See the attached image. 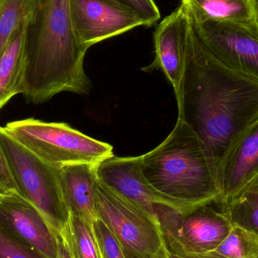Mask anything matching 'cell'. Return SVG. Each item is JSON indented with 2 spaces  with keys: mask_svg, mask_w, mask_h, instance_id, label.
Instances as JSON below:
<instances>
[{
  "mask_svg": "<svg viewBox=\"0 0 258 258\" xmlns=\"http://www.w3.org/2000/svg\"><path fill=\"white\" fill-rule=\"evenodd\" d=\"M177 108V118L189 125L206 146L218 180L227 153L258 119V83L218 61L191 27Z\"/></svg>",
  "mask_w": 258,
  "mask_h": 258,
  "instance_id": "6da1fadb",
  "label": "cell"
},
{
  "mask_svg": "<svg viewBox=\"0 0 258 258\" xmlns=\"http://www.w3.org/2000/svg\"><path fill=\"white\" fill-rule=\"evenodd\" d=\"M87 50L74 33L70 0H41L37 18L29 27L20 94L27 102L41 104L60 92L89 93Z\"/></svg>",
  "mask_w": 258,
  "mask_h": 258,
  "instance_id": "7a4b0ae2",
  "label": "cell"
},
{
  "mask_svg": "<svg viewBox=\"0 0 258 258\" xmlns=\"http://www.w3.org/2000/svg\"><path fill=\"white\" fill-rule=\"evenodd\" d=\"M149 183L164 195L196 207L219 203L216 168L201 140L177 118L166 139L141 156Z\"/></svg>",
  "mask_w": 258,
  "mask_h": 258,
  "instance_id": "3957f363",
  "label": "cell"
},
{
  "mask_svg": "<svg viewBox=\"0 0 258 258\" xmlns=\"http://www.w3.org/2000/svg\"><path fill=\"white\" fill-rule=\"evenodd\" d=\"M0 144L21 197L39 210L57 236L69 241L70 215L58 168L44 162L0 126Z\"/></svg>",
  "mask_w": 258,
  "mask_h": 258,
  "instance_id": "277c9868",
  "label": "cell"
},
{
  "mask_svg": "<svg viewBox=\"0 0 258 258\" xmlns=\"http://www.w3.org/2000/svg\"><path fill=\"white\" fill-rule=\"evenodd\" d=\"M5 131L54 168L77 164L97 165L113 156L110 144L94 139L63 122H47L30 118L9 122Z\"/></svg>",
  "mask_w": 258,
  "mask_h": 258,
  "instance_id": "5b68a950",
  "label": "cell"
},
{
  "mask_svg": "<svg viewBox=\"0 0 258 258\" xmlns=\"http://www.w3.org/2000/svg\"><path fill=\"white\" fill-rule=\"evenodd\" d=\"M95 203L98 219L114 235L126 258H171L158 220L98 179Z\"/></svg>",
  "mask_w": 258,
  "mask_h": 258,
  "instance_id": "8992f818",
  "label": "cell"
},
{
  "mask_svg": "<svg viewBox=\"0 0 258 258\" xmlns=\"http://www.w3.org/2000/svg\"><path fill=\"white\" fill-rule=\"evenodd\" d=\"M156 217L168 251L180 257L215 249L228 236L234 224L228 211L218 203L187 212L165 207Z\"/></svg>",
  "mask_w": 258,
  "mask_h": 258,
  "instance_id": "52a82bcc",
  "label": "cell"
},
{
  "mask_svg": "<svg viewBox=\"0 0 258 258\" xmlns=\"http://www.w3.org/2000/svg\"><path fill=\"white\" fill-rule=\"evenodd\" d=\"M190 21L199 40L215 59L258 83L257 21Z\"/></svg>",
  "mask_w": 258,
  "mask_h": 258,
  "instance_id": "ba28073f",
  "label": "cell"
},
{
  "mask_svg": "<svg viewBox=\"0 0 258 258\" xmlns=\"http://www.w3.org/2000/svg\"><path fill=\"white\" fill-rule=\"evenodd\" d=\"M96 173L99 181L138 205L156 219L158 212L165 207L181 212L197 208L170 198L155 189L143 174L141 156L119 157L113 155L97 165Z\"/></svg>",
  "mask_w": 258,
  "mask_h": 258,
  "instance_id": "9c48e42d",
  "label": "cell"
},
{
  "mask_svg": "<svg viewBox=\"0 0 258 258\" xmlns=\"http://www.w3.org/2000/svg\"><path fill=\"white\" fill-rule=\"evenodd\" d=\"M76 37L89 49L92 45L146 26L136 12L120 0H70Z\"/></svg>",
  "mask_w": 258,
  "mask_h": 258,
  "instance_id": "30bf717a",
  "label": "cell"
},
{
  "mask_svg": "<svg viewBox=\"0 0 258 258\" xmlns=\"http://www.w3.org/2000/svg\"><path fill=\"white\" fill-rule=\"evenodd\" d=\"M191 27L189 15L181 6L164 18L153 35L156 57L150 65L142 68L145 72L162 71L174 89L177 105L181 99Z\"/></svg>",
  "mask_w": 258,
  "mask_h": 258,
  "instance_id": "8fae6325",
  "label": "cell"
},
{
  "mask_svg": "<svg viewBox=\"0 0 258 258\" xmlns=\"http://www.w3.org/2000/svg\"><path fill=\"white\" fill-rule=\"evenodd\" d=\"M0 224L47 258H57V233L42 214L19 194H8L0 203Z\"/></svg>",
  "mask_w": 258,
  "mask_h": 258,
  "instance_id": "7c38bea8",
  "label": "cell"
},
{
  "mask_svg": "<svg viewBox=\"0 0 258 258\" xmlns=\"http://www.w3.org/2000/svg\"><path fill=\"white\" fill-rule=\"evenodd\" d=\"M258 180V119L242 133L226 156L218 183L221 207L233 203Z\"/></svg>",
  "mask_w": 258,
  "mask_h": 258,
  "instance_id": "4fadbf2b",
  "label": "cell"
},
{
  "mask_svg": "<svg viewBox=\"0 0 258 258\" xmlns=\"http://www.w3.org/2000/svg\"><path fill=\"white\" fill-rule=\"evenodd\" d=\"M97 165L77 164L59 169L62 194L70 215L81 218L92 227L98 219L95 203Z\"/></svg>",
  "mask_w": 258,
  "mask_h": 258,
  "instance_id": "5bb4252c",
  "label": "cell"
},
{
  "mask_svg": "<svg viewBox=\"0 0 258 258\" xmlns=\"http://www.w3.org/2000/svg\"><path fill=\"white\" fill-rule=\"evenodd\" d=\"M30 23L20 26L0 55V110L20 94Z\"/></svg>",
  "mask_w": 258,
  "mask_h": 258,
  "instance_id": "9a60e30c",
  "label": "cell"
},
{
  "mask_svg": "<svg viewBox=\"0 0 258 258\" xmlns=\"http://www.w3.org/2000/svg\"><path fill=\"white\" fill-rule=\"evenodd\" d=\"M180 6L195 22L256 21L257 0H180Z\"/></svg>",
  "mask_w": 258,
  "mask_h": 258,
  "instance_id": "2e32d148",
  "label": "cell"
},
{
  "mask_svg": "<svg viewBox=\"0 0 258 258\" xmlns=\"http://www.w3.org/2000/svg\"><path fill=\"white\" fill-rule=\"evenodd\" d=\"M40 6L41 0H0V55L20 26L34 23Z\"/></svg>",
  "mask_w": 258,
  "mask_h": 258,
  "instance_id": "e0dca14e",
  "label": "cell"
},
{
  "mask_svg": "<svg viewBox=\"0 0 258 258\" xmlns=\"http://www.w3.org/2000/svg\"><path fill=\"white\" fill-rule=\"evenodd\" d=\"M184 258H258V234L234 222L231 231L218 247L209 252Z\"/></svg>",
  "mask_w": 258,
  "mask_h": 258,
  "instance_id": "ac0fdd59",
  "label": "cell"
},
{
  "mask_svg": "<svg viewBox=\"0 0 258 258\" xmlns=\"http://www.w3.org/2000/svg\"><path fill=\"white\" fill-rule=\"evenodd\" d=\"M69 243L74 258H101L93 227L78 217L70 218Z\"/></svg>",
  "mask_w": 258,
  "mask_h": 258,
  "instance_id": "d6986e66",
  "label": "cell"
},
{
  "mask_svg": "<svg viewBox=\"0 0 258 258\" xmlns=\"http://www.w3.org/2000/svg\"><path fill=\"white\" fill-rule=\"evenodd\" d=\"M224 208L233 221L258 234V196L246 191L233 203Z\"/></svg>",
  "mask_w": 258,
  "mask_h": 258,
  "instance_id": "ffe728a7",
  "label": "cell"
},
{
  "mask_svg": "<svg viewBox=\"0 0 258 258\" xmlns=\"http://www.w3.org/2000/svg\"><path fill=\"white\" fill-rule=\"evenodd\" d=\"M0 258H47L0 224Z\"/></svg>",
  "mask_w": 258,
  "mask_h": 258,
  "instance_id": "44dd1931",
  "label": "cell"
},
{
  "mask_svg": "<svg viewBox=\"0 0 258 258\" xmlns=\"http://www.w3.org/2000/svg\"><path fill=\"white\" fill-rule=\"evenodd\" d=\"M93 230L101 258H126L120 244L101 220L94 222Z\"/></svg>",
  "mask_w": 258,
  "mask_h": 258,
  "instance_id": "7402d4cb",
  "label": "cell"
},
{
  "mask_svg": "<svg viewBox=\"0 0 258 258\" xmlns=\"http://www.w3.org/2000/svg\"><path fill=\"white\" fill-rule=\"evenodd\" d=\"M133 9L142 18L147 27L153 25L160 18V12L154 0H120Z\"/></svg>",
  "mask_w": 258,
  "mask_h": 258,
  "instance_id": "603a6c76",
  "label": "cell"
},
{
  "mask_svg": "<svg viewBox=\"0 0 258 258\" xmlns=\"http://www.w3.org/2000/svg\"><path fill=\"white\" fill-rule=\"evenodd\" d=\"M0 189L8 194H19L0 144Z\"/></svg>",
  "mask_w": 258,
  "mask_h": 258,
  "instance_id": "cb8c5ba5",
  "label": "cell"
},
{
  "mask_svg": "<svg viewBox=\"0 0 258 258\" xmlns=\"http://www.w3.org/2000/svg\"><path fill=\"white\" fill-rule=\"evenodd\" d=\"M57 239H58V251H57V258H74L68 241L61 236H57Z\"/></svg>",
  "mask_w": 258,
  "mask_h": 258,
  "instance_id": "d4e9b609",
  "label": "cell"
},
{
  "mask_svg": "<svg viewBox=\"0 0 258 258\" xmlns=\"http://www.w3.org/2000/svg\"><path fill=\"white\" fill-rule=\"evenodd\" d=\"M247 191H250V192H254V194H257L258 196V180L257 181L254 182V183H253L249 188H248V189Z\"/></svg>",
  "mask_w": 258,
  "mask_h": 258,
  "instance_id": "484cf974",
  "label": "cell"
},
{
  "mask_svg": "<svg viewBox=\"0 0 258 258\" xmlns=\"http://www.w3.org/2000/svg\"><path fill=\"white\" fill-rule=\"evenodd\" d=\"M8 194L5 192L3 190V189H0V203H1L2 200H3V199H4L5 197H6V196Z\"/></svg>",
  "mask_w": 258,
  "mask_h": 258,
  "instance_id": "4316f807",
  "label": "cell"
},
{
  "mask_svg": "<svg viewBox=\"0 0 258 258\" xmlns=\"http://www.w3.org/2000/svg\"><path fill=\"white\" fill-rule=\"evenodd\" d=\"M171 258H184L180 257V256L175 255V254H171Z\"/></svg>",
  "mask_w": 258,
  "mask_h": 258,
  "instance_id": "83f0119b",
  "label": "cell"
},
{
  "mask_svg": "<svg viewBox=\"0 0 258 258\" xmlns=\"http://www.w3.org/2000/svg\"><path fill=\"white\" fill-rule=\"evenodd\" d=\"M256 21L258 23V0L257 4V12H256Z\"/></svg>",
  "mask_w": 258,
  "mask_h": 258,
  "instance_id": "f1b7e54d",
  "label": "cell"
}]
</instances>
